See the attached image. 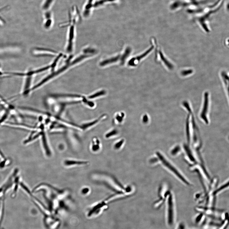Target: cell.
I'll use <instances>...</instances> for the list:
<instances>
[{
  "mask_svg": "<svg viewBox=\"0 0 229 229\" xmlns=\"http://www.w3.org/2000/svg\"><path fill=\"white\" fill-rule=\"evenodd\" d=\"M103 118V116L100 117V118L96 120L91 122L89 123H87L85 124H84L82 126L81 128L83 129L86 130L87 129L91 127L94 126L95 124H96L98 122H99Z\"/></svg>",
  "mask_w": 229,
  "mask_h": 229,
  "instance_id": "cell-12",
  "label": "cell"
},
{
  "mask_svg": "<svg viewBox=\"0 0 229 229\" xmlns=\"http://www.w3.org/2000/svg\"><path fill=\"white\" fill-rule=\"evenodd\" d=\"M100 142L97 138H94L93 140L92 147V150L94 152L97 151L100 149Z\"/></svg>",
  "mask_w": 229,
  "mask_h": 229,
  "instance_id": "cell-13",
  "label": "cell"
},
{
  "mask_svg": "<svg viewBox=\"0 0 229 229\" xmlns=\"http://www.w3.org/2000/svg\"><path fill=\"white\" fill-rule=\"evenodd\" d=\"M124 142V139H122L116 142L114 145V149L116 150H118L121 148Z\"/></svg>",
  "mask_w": 229,
  "mask_h": 229,
  "instance_id": "cell-17",
  "label": "cell"
},
{
  "mask_svg": "<svg viewBox=\"0 0 229 229\" xmlns=\"http://www.w3.org/2000/svg\"><path fill=\"white\" fill-rule=\"evenodd\" d=\"M189 169L192 172L196 173L198 175L202 185L206 192L209 187L211 180L210 175L204 164L196 163L193 165L189 166Z\"/></svg>",
  "mask_w": 229,
  "mask_h": 229,
  "instance_id": "cell-3",
  "label": "cell"
},
{
  "mask_svg": "<svg viewBox=\"0 0 229 229\" xmlns=\"http://www.w3.org/2000/svg\"><path fill=\"white\" fill-rule=\"evenodd\" d=\"M107 203L106 201H103L95 204L89 208L86 213V216L90 219L95 218L102 214L106 209Z\"/></svg>",
  "mask_w": 229,
  "mask_h": 229,
  "instance_id": "cell-4",
  "label": "cell"
},
{
  "mask_svg": "<svg viewBox=\"0 0 229 229\" xmlns=\"http://www.w3.org/2000/svg\"><path fill=\"white\" fill-rule=\"evenodd\" d=\"M229 180L226 181L222 185L220 186L219 187H217L216 189L213 192V194L215 196L221 193L222 192L226 190L227 188H228L229 186Z\"/></svg>",
  "mask_w": 229,
  "mask_h": 229,
  "instance_id": "cell-10",
  "label": "cell"
},
{
  "mask_svg": "<svg viewBox=\"0 0 229 229\" xmlns=\"http://www.w3.org/2000/svg\"><path fill=\"white\" fill-rule=\"evenodd\" d=\"M206 216L202 213H200L195 218V222L196 224L199 225H204L205 222Z\"/></svg>",
  "mask_w": 229,
  "mask_h": 229,
  "instance_id": "cell-11",
  "label": "cell"
},
{
  "mask_svg": "<svg viewBox=\"0 0 229 229\" xmlns=\"http://www.w3.org/2000/svg\"><path fill=\"white\" fill-rule=\"evenodd\" d=\"M166 220L169 227L174 225L176 221V210L175 199L173 194L171 191L166 197Z\"/></svg>",
  "mask_w": 229,
  "mask_h": 229,
  "instance_id": "cell-2",
  "label": "cell"
},
{
  "mask_svg": "<svg viewBox=\"0 0 229 229\" xmlns=\"http://www.w3.org/2000/svg\"><path fill=\"white\" fill-rule=\"evenodd\" d=\"M156 155L158 159L159 163L162 165L171 175L184 185L188 186H191L189 180L165 155L159 152L156 153Z\"/></svg>",
  "mask_w": 229,
  "mask_h": 229,
  "instance_id": "cell-1",
  "label": "cell"
},
{
  "mask_svg": "<svg viewBox=\"0 0 229 229\" xmlns=\"http://www.w3.org/2000/svg\"><path fill=\"white\" fill-rule=\"evenodd\" d=\"M106 94V91L105 90H102L94 94H93L89 96L88 98L92 99L96 98L105 95Z\"/></svg>",
  "mask_w": 229,
  "mask_h": 229,
  "instance_id": "cell-14",
  "label": "cell"
},
{
  "mask_svg": "<svg viewBox=\"0 0 229 229\" xmlns=\"http://www.w3.org/2000/svg\"><path fill=\"white\" fill-rule=\"evenodd\" d=\"M88 189H87H87L86 188L85 189H83V190H82V192H83V193L85 194V192L86 193V192H87V191H88Z\"/></svg>",
  "mask_w": 229,
  "mask_h": 229,
  "instance_id": "cell-20",
  "label": "cell"
},
{
  "mask_svg": "<svg viewBox=\"0 0 229 229\" xmlns=\"http://www.w3.org/2000/svg\"><path fill=\"white\" fill-rule=\"evenodd\" d=\"M118 132L117 129H114L107 133L106 135V137L107 138H110L116 136L118 134Z\"/></svg>",
  "mask_w": 229,
  "mask_h": 229,
  "instance_id": "cell-16",
  "label": "cell"
},
{
  "mask_svg": "<svg viewBox=\"0 0 229 229\" xmlns=\"http://www.w3.org/2000/svg\"><path fill=\"white\" fill-rule=\"evenodd\" d=\"M88 162L87 161L78 160L73 159H66L64 164L67 166H73L87 165Z\"/></svg>",
  "mask_w": 229,
  "mask_h": 229,
  "instance_id": "cell-7",
  "label": "cell"
},
{
  "mask_svg": "<svg viewBox=\"0 0 229 229\" xmlns=\"http://www.w3.org/2000/svg\"><path fill=\"white\" fill-rule=\"evenodd\" d=\"M75 37V27L74 25L70 27L68 36V43L66 50L68 53H70L73 49V42Z\"/></svg>",
  "mask_w": 229,
  "mask_h": 229,
  "instance_id": "cell-6",
  "label": "cell"
},
{
  "mask_svg": "<svg viewBox=\"0 0 229 229\" xmlns=\"http://www.w3.org/2000/svg\"><path fill=\"white\" fill-rule=\"evenodd\" d=\"M175 229H186V227L185 224L183 222L179 223Z\"/></svg>",
  "mask_w": 229,
  "mask_h": 229,
  "instance_id": "cell-19",
  "label": "cell"
},
{
  "mask_svg": "<svg viewBox=\"0 0 229 229\" xmlns=\"http://www.w3.org/2000/svg\"><path fill=\"white\" fill-rule=\"evenodd\" d=\"M125 117V114L123 112H120L117 114L115 116V119L117 122L121 123Z\"/></svg>",
  "mask_w": 229,
  "mask_h": 229,
  "instance_id": "cell-15",
  "label": "cell"
},
{
  "mask_svg": "<svg viewBox=\"0 0 229 229\" xmlns=\"http://www.w3.org/2000/svg\"><path fill=\"white\" fill-rule=\"evenodd\" d=\"M183 152V150L179 145H176L172 148L170 151V154L171 157L174 158L179 156Z\"/></svg>",
  "mask_w": 229,
  "mask_h": 229,
  "instance_id": "cell-9",
  "label": "cell"
},
{
  "mask_svg": "<svg viewBox=\"0 0 229 229\" xmlns=\"http://www.w3.org/2000/svg\"><path fill=\"white\" fill-rule=\"evenodd\" d=\"M44 222L47 229H59L61 225L60 220L54 215L44 217Z\"/></svg>",
  "mask_w": 229,
  "mask_h": 229,
  "instance_id": "cell-5",
  "label": "cell"
},
{
  "mask_svg": "<svg viewBox=\"0 0 229 229\" xmlns=\"http://www.w3.org/2000/svg\"><path fill=\"white\" fill-rule=\"evenodd\" d=\"M149 117L147 114L144 115L142 118V121L143 123L144 124L147 123L149 121Z\"/></svg>",
  "mask_w": 229,
  "mask_h": 229,
  "instance_id": "cell-18",
  "label": "cell"
},
{
  "mask_svg": "<svg viewBox=\"0 0 229 229\" xmlns=\"http://www.w3.org/2000/svg\"><path fill=\"white\" fill-rule=\"evenodd\" d=\"M41 136L43 146L45 153L47 156H49L51 154L50 150L49 147L47 140L46 137V135L44 133L42 132Z\"/></svg>",
  "mask_w": 229,
  "mask_h": 229,
  "instance_id": "cell-8",
  "label": "cell"
}]
</instances>
